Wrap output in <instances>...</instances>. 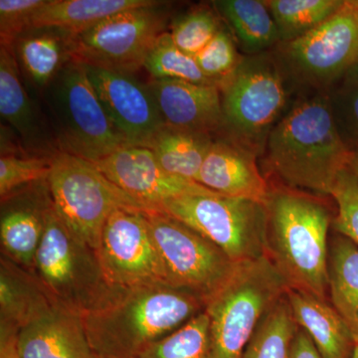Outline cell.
Returning a JSON list of instances; mask_svg holds the SVG:
<instances>
[{
    "label": "cell",
    "instance_id": "2e32d148",
    "mask_svg": "<svg viewBox=\"0 0 358 358\" xmlns=\"http://www.w3.org/2000/svg\"><path fill=\"white\" fill-rule=\"evenodd\" d=\"M148 86L164 126L207 134L222 129V98L217 86L171 79H152Z\"/></svg>",
    "mask_w": 358,
    "mask_h": 358
},
{
    "label": "cell",
    "instance_id": "4316f807",
    "mask_svg": "<svg viewBox=\"0 0 358 358\" xmlns=\"http://www.w3.org/2000/svg\"><path fill=\"white\" fill-rule=\"evenodd\" d=\"M274 18L280 43L294 41L338 13L345 0H266Z\"/></svg>",
    "mask_w": 358,
    "mask_h": 358
},
{
    "label": "cell",
    "instance_id": "8fae6325",
    "mask_svg": "<svg viewBox=\"0 0 358 358\" xmlns=\"http://www.w3.org/2000/svg\"><path fill=\"white\" fill-rule=\"evenodd\" d=\"M52 84L61 152L94 164L129 145L106 112L85 65L71 61Z\"/></svg>",
    "mask_w": 358,
    "mask_h": 358
},
{
    "label": "cell",
    "instance_id": "e575fe53",
    "mask_svg": "<svg viewBox=\"0 0 358 358\" xmlns=\"http://www.w3.org/2000/svg\"><path fill=\"white\" fill-rule=\"evenodd\" d=\"M194 58L202 72L219 89L234 75L244 59L237 50L234 36L225 27Z\"/></svg>",
    "mask_w": 358,
    "mask_h": 358
},
{
    "label": "cell",
    "instance_id": "f35d334b",
    "mask_svg": "<svg viewBox=\"0 0 358 358\" xmlns=\"http://www.w3.org/2000/svg\"><path fill=\"white\" fill-rule=\"evenodd\" d=\"M16 334L0 331V358H21L16 346Z\"/></svg>",
    "mask_w": 358,
    "mask_h": 358
},
{
    "label": "cell",
    "instance_id": "9a60e30c",
    "mask_svg": "<svg viewBox=\"0 0 358 358\" xmlns=\"http://www.w3.org/2000/svg\"><path fill=\"white\" fill-rule=\"evenodd\" d=\"M94 164L122 192L150 210H159L160 205L174 197L210 190L194 181L167 173L147 147L128 145Z\"/></svg>",
    "mask_w": 358,
    "mask_h": 358
},
{
    "label": "cell",
    "instance_id": "4dcf8cb0",
    "mask_svg": "<svg viewBox=\"0 0 358 358\" xmlns=\"http://www.w3.org/2000/svg\"><path fill=\"white\" fill-rule=\"evenodd\" d=\"M143 68L150 73L152 79L180 80L216 86L202 72L195 58L176 46L169 32L162 33L155 41L145 59Z\"/></svg>",
    "mask_w": 358,
    "mask_h": 358
},
{
    "label": "cell",
    "instance_id": "f1b7e54d",
    "mask_svg": "<svg viewBox=\"0 0 358 358\" xmlns=\"http://www.w3.org/2000/svg\"><path fill=\"white\" fill-rule=\"evenodd\" d=\"M299 326L287 294L264 317L242 358H289Z\"/></svg>",
    "mask_w": 358,
    "mask_h": 358
},
{
    "label": "cell",
    "instance_id": "1f68e13d",
    "mask_svg": "<svg viewBox=\"0 0 358 358\" xmlns=\"http://www.w3.org/2000/svg\"><path fill=\"white\" fill-rule=\"evenodd\" d=\"M221 20L215 8L200 4L176 17L169 33L179 49L195 57L223 29Z\"/></svg>",
    "mask_w": 358,
    "mask_h": 358
},
{
    "label": "cell",
    "instance_id": "ba28073f",
    "mask_svg": "<svg viewBox=\"0 0 358 358\" xmlns=\"http://www.w3.org/2000/svg\"><path fill=\"white\" fill-rule=\"evenodd\" d=\"M159 210L185 224L236 264L265 256V204L208 190L166 200Z\"/></svg>",
    "mask_w": 358,
    "mask_h": 358
},
{
    "label": "cell",
    "instance_id": "d4e9b609",
    "mask_svg": "<svg viewBox=\"0 0 358 358\" xmlns=\"http://www.w3.org/2000/svg\"><path fill=\"white\" fill-rule=\"evenodd\" d=\"M155 0H47L32 16L31 28L53 27L75 34L114 14L150 6Z\"/></svg>",
    "mask_w": 358,
    "mask_h": 358
},
{
    "label": "cell",
    "instance_id": "ab89813d",
    "mask_svg": "<svg viewBox=\"0 0 358 358\" xmlns=\"http://www.w3.org/2000/svg\"><path fill=\"white\" fill-rule=\"evenodd\" d=\"M348 169L352 171V173L355 174V178H357L358 180V150H355V152H352V159H350Z\"/></svg>",
    "mask_w": 358,
    "mask_h": 358
},
{
    "label": "cell",
    "instance_id": "d6986e66",
    "mask_svg": "<svg viewBox=\"0 0 358 358\" xmlns=\"http://www.w3.org/2000/svg\"><path fill=\"white\" fill-rule=\"evenodd\" d=\"M2 203L0 240L9 260L31 272L44 232V215L51 201L48 183L33 199L11 195Z\"/></svg>",
    "mask_w": 358,
    "mask_h": 358
},
{
    "label": "cell",
    "instance_id": "cb8c5ba5",
    "mask_svg": "<svg viewBox=\"0 0 358 358\" xmlns=\"http://www.w3.org/2000/svg\"><path fill=\"white\" fill-rule=\"evenodd\" d=\"M220 17L227 22L234 38L247 56L266 53L280 44L274 18L262 0L213 1Z\"/></svg>",
    "mask_w": 358,
    "mask_h": 358
},
{
    "label": "cell",
    "instance_id": "8d00e7d4",
    "mask_svg": "<svg viewBox=\"0 0 358 358\" xmlns=\"http://www.w3.org/2000/svg\"><path fill=\"white\" fill-rule=\"evenodd\" d=\"M47 0H0V45L13 46L31 28L32 16Z\"/></svg>",
    "mask_w": 358,
    "mask_h": 358
},
{
    "label": "cell",
    "instance_id": "30bf717a",
    "mask_svg": "<svg viewBox=\"0 0 358 358\" xmlns=\"http://www.w3.org/2000/svg\"><path fill=\"white\" fill-rule=\"evenodd\" d=\"M169 11L164 1L114 14L85 31L72 33V61L131 75L143 68Z\"/></svg>",
    "mask_w": 358,
    "mask_h": 358
},
{
    "label": "cell",
    "instance_id": "5bb4252c",
    "mask_svg": "<svg viewBox=\"0 0 358 358\" xmlns=\"http://www.w3.org/2000/svg\"><path fill=\"white\" fill-rule=\"evenodd\" d=\"M85 67L96 95L117 131L129 145L148 148L164 126L148 85L141 84L124 73Z\"/></svg>",
    "mask_w": 358,
    "mask_h": 358
},
{
    "label": "cell",
    "instance_id": "277c9868",
    "mask_svg": "<svg viewBox=\"0 0 358 358\" xmlns=\"http://www.w3.org/2000/svg\"><path fill=\"white\" fill-rule=\"evenodd\" d=\"M288 286L267 256L237 264L227 282L205 301L210 358H242L264 317Z\"/></svg>",
    "mask_w": 358,
    "mask_h": 358
},
{
    "label": "cell",
    "instance_id": "484cf974",
    "mask_svg": "<svg viewBox=\"0 0 358 358\" xmlns=\"http://www.w3.org/2000/svg\"><path fill=\"white\" fill-rule=\"evenodd\" d=\"M213 143L211 134L164 126L148 148L167 173L197 182Z\"/></svg>",
    "mask_w": 358,
    "mask_h": 358
},
{
    "label": "cell",
    "instance_id": "e0dca14e",
    "mask_svg": "<svg viewBox=\"0 0 358 358\" xmlns=\"http://www.w3.org/2000/svg\"><path fill=\"white\" fill-rule=\"evenodd\" d=\"M21 358H96L79 313L53 305L16 334Z\"/></svg>",
    "mask_w": 358,
    "mask_h": 358
},
{
    "label": "cell",
    "instance_id": "ac0fdd59",
    "mask_svg": "<svg viewBox=\"0 0 358 358\" xmlns=\"http://www.w3.org/2000/svg\"><path fill=\"white\" fill-rule=\"evenodd\" d=\"M257 157L227 138L214 141L197 183L224 196L265 204L271 185L261 173Z\"/></svg>",
    "mask_w": 358,
    "mask_h": 358
},
{
    "label": "cell",
    "instance_id": "d590c367",
    "mask_svg": "<svg viewBox=\"0 0 358 358\" xmlns=\"http://www.w3.org/2000/svg\"><path fill=\"white\" fill-rule=\"evenodd\" d=\"M331 197L338 207L334 218V231L358 245V180L348 167L339 174Z\"/></svg>",
    "mask_w": 358,
    "mask_h": 358
},
{
    "label": "cell",
    "instance_id": "d6a6232c",
    "mask_svg": "<svg viewBox=\"0 0 358 358\" xmlns=\"http://www.w3.org/2000/svg\"><path fill=\"white\" fill-rule=\"evenodd\" d=\"M327 93L341 138L350 150H358V63Z\"/></svg>",
    "mask_w": 358,
    "mask_h": 358
},
{
    "label": "cell",
    "instance_id": "52a82bcc",
    "mask_svg": "<svg viewBox=\"0 0 358 358\" xmlns=\"http://www.w3.org/2000/svg\"><path fill=\"white\" fill-rule=\"evenodd\" d=\"M47 183L59 217L78 240L95 251L113 212L150 211L106 178L93 162L61 150L52 157Z\"/></svg>",
    "mask_w": 358,
    "mask_h": 358
},
{
    "label": "cell",
    "instance_id": "836d02e7",
    "mask_svg": "<svg viewBox=\"0 0 358 358\" xmlns=\"http://www.w3.org/2000/svg\"><path fill=\"white\" fill-rule=\"evenodd\" d=\"M52 157L17 155L1 152L0 157V197L1 202L20 188L43 182L48 179Z\"/></svg>",
    "mask_w": 358,
    "mask_h": 358
},
{
    "label": "cell",
    "instance_id": "60d3db41",
    "mask_svg": "<svg viewBox=\"0 0 358 358\" xmlns=\"http://www.w3.org/2000/svg\"><path fill=\"white\" fill-rule=\"evenodd\" d=\"M352 358H358V345H355V352H353Z\"/></svg>",
    "mask_w": 358,
    "mask_h": 358
},
{
    "label": "cell",
    "instance_id": "7402d4cb",
    "mask_svg": "<svg viewBox=\"0 0 358 358\" xmlns=\"http://www.w3.org/2000/svg\"><path fill=\"white\" fill-rule=\"evenodd\" d=\"M55 303L29 271L9 259L0 268V331H18Z\"/></svg>",
    "mask_w": 358,
    "mask_h": 358
},
{
    "label": "cell",
    "instance_id": "f546056e",
    "mask_svg": "<svg viewBox=\"0 0 358 358\" xmlns=\"http://www.w3.org/2000/svg\"><path fill=\"white\" fill-rule=\"evenodd\" d=\"M136 358H210L206 313H199L173 333L155 341Z\"/></svg>",
    "mask_w": 358,
    "mask_h": 358
},
{
    "label": "cell",
    "instance_id": "44dd1931",
    "mask_svg": "<svg viewBox=\"0 0 358 358\" xmlns=\"http://www.w3.org/2000/svg\"><path fill=\"white\" fill-rule=\"evenodd\" d=\"M72 33L53 27H33L13 44L18 65L35 87L52 84L60 71L72 61Z\"/></svg>",
    "mask_w": 358,
    "mask_h": 358
},
{
    "label": "cell",
    "instance_id": "ffe728a7",
    "mask_svg": "<svg viewBox=\"0 0 358 358\" xmlns=\"http://www.w3.org/2000/svg\"><path fill=\"white\" fill-rule=\"evenodd\" d=\"M294 320L324 358H352L355 343L350 329L329 300L312 294L287 292Z\"/></svg>",
    "mask_w": 358,
    "mask_h": 358
},
{
    "label": "cell",
    "instance_id": "5b68a950",
    "mask_svg": "<svg viewBox=\"0 0 358 358\" xmlns=\"http://www.w3.org/2000/svg\"><path fill=\"white\" fill-rule=\"evenodd\" d=\"M289 86L274 53L244 56L220 88L225 138L256 157L263 155L271 131L288 107Z\"/></svg>",
    "mask_w": 358,
    "mask_h": 358
},
{
    "label": "cell",
    "instance_id": "4fadbf2b",
    "mask_svg": "<svg viewBox=\"0 0 358 358\" xmlns=\"http://www.w3.org/2000/svg\"><path fill=\"white\" fill-rule=\"evenodd\" d=\"M145 212L117 209L103 226L96 254L106 280L113 288L166 284Z\"/></svg>",
    "mask_w": 358,
    "mask_h": 358
},
{
    "label": "cell",
    "instance_id": "7c38bea8",
    "mask_svg": "<svg viewBox=\"0 0 358 358\" xmlns=\"http://www.w3.org/2000/svg\"><path fill=\"white\" fill-rule=\"evenodd\" d=\"M145 214L166 284L206 301L234 273L237 264L196 231L164 211Z\"/></svg>",
    "mask_w": 358,
    "mask_h": 358
},
{
    "label": "cell",
    "instance_id": "74e56055",
    "mask_svg": "<svg viewBox=\"0 0 358 358\" xmlns=\"http://www.w3.org/2000/svg\"><path fill=\"white\" fill-rule=\"evenodd\" d=\"M289 358H324L308 334L299 327L294 336Z\"/></svg>",
    "mask_w": 358,
    "mask_h": 358
},
{
    "label": "cell",
    "instance_id": "6da1fadb",
    "mask_svg": "<svg viewBox=\"0 0 358 358\" xmlns=\"http://www.w3.org/2000/svg\"><path fill=\"white\" fill-rule=\"evenodd\" d=\"M352 152L336 128L329 95L315 92L296 101L275 124L264 155L284 186L331 196Z\"/></svg>",
    "mask_w": 358,
    "mask_h": 358
},
{
    "label": "cell",
    "instance_id": "9c48e42d",
    "mask_svg": "<svg viewBox=\"0 0 358 358\" xmlns=\"http://www.w3.org/2000/svg\"><path fill=\"white\" fill-rule=\"evenodd\" d=\"M275 57L291 84L327 92L358 63V0L300 38L280 43Z\"/></svg>",
    "mask_w": 358,
    "mask_h": 358
},
{
    "label": "cell",
    "instance_id": "8992f818",
    "mask_svg": "<svg viewBox=\"0 0 358 358\" xmlns=\"http://www.w3.org/2000/svg\"><path fill=\"white\" fill-rule=\"evenodd\" d=\"M56 305L83 315L115 291L106 280L95 250L82 243L59 217L52 199L31 271Z\"/></svg>",
    "mask_w": 358,
    "mask_h": 358
},
{
    "label": "cell",
    "instance_id": "3957f363",
    "mask_svg": "<svg viewBox=\"0 0 358 358\" xmlns=\"http://www.w3.org/2000/svg\"><path fill=\"white\" fill-rule=\"evenodd\" d=\"M265 255L289 289L329 300V207L312 193L271 186Z\"/></svg>",
    "mask_w": 358,
    "mask_h": 358
},
{
    "label": "cell",
    "instance_id": "83f0119b",
    "mask_svg": "<svg viewBox=\"0 0 358 358\" xmlns=\"http://www.w3.org/2000/svg\"><path fill=\"white\" fill-rule=\"evenodd\" d=\"M13 47L0 45V115L23 138L35 133L31 103L21 82Z\"/></svg>",
    "mask_w": 358,
    "mask_h": 358
},
{
    "label": "cell",
    "instance_id": "603a6c76",
    "mask_svg": "<svg viewBox=\"0 0 358 358\" xmlns=\"http://www.w3.org/2000/svg\"><path fill=\"white\" fill-rule=\"evenodd\" d=\"M329 300L358 345V245L338 232L329 238Z\"/></svg>",
    "mask_w": 358,
    "mask_h": 358
},
{
    "label": "cell",
    "instance_id": "7a4b0ae2",
    "mask_svg": "<svg viewBox=\"0 0 358 358\" xmlns=\"http://www.w3.org/2000/svg\"><path fill=\"white\" fill-rule=\"evenodd\" d=\"M204 306L199 294L154 282L117 289L82 319L96 358H136L203 312Z\"/></svg>",
    "mask_w": 358,
    "mask_h": 358
}]
</instances>
